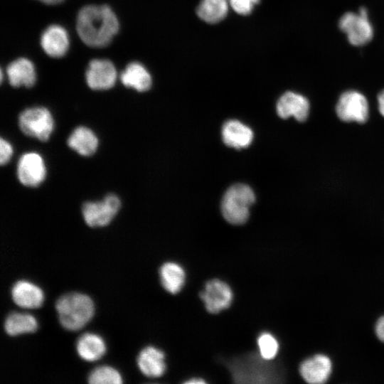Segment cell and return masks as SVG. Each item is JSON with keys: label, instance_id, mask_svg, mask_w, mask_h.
<instances>
[{"label": "cell", "instance_id": "1", "mask_svg": "<svg viewBox=\"0 0 384 384\" xmlns=\"http://www.w3.org/2000/svg\"><path fill=\"white\" fill-rule=\"evenodd\" d=\"M118 19L107 5H88L80 9L76 29L81 40L88 46H107L119 31Z\"/></svg>", "mask_w": 384, "mask_h": 384}, {"label": "cell", "instance_id": "2", "mask_svg": "<svg viewBox=\"0 0 384 384\" xmlns=\"http://www.w3.org/2000/svg\"><path fill=\"white\" fill-rule=\"evenodd\" d=\"M55 309L60 324L70 331L82 328L92 318L94 304L92 299L81 293L65 294L56 301Z\"/></svg>", "mask_w": 384, "mask_h": 384}, {"label": "cell", "instance_id": "3", "mask_svg": "<svg viewBox=\"0 0 384 384\" xmlns=\"http://www.w3.org/2000/svg\"><path fill=\"white\" fill-rule=\"evenodd\" d=\"M255 201V193L249 186L242 183L233 185L223 197L222 214L233 225L243 224L249 218L250 208Z\"/></svg>", "mask_w": 384, "mask_h": 384}, {"label": "cell", "instance_id": "4", "mask_svg": "<svg viewBox=\"0 0 384 384\" xmlns=\"http://www.w3.org/2000/svg\"><path fill=\"white\" fill-rule=\"evenodd\" d=\"M230 368L238 383H267L274 378L272 366L261 356L251 354L238 358Z\"/></svg>", "mask_w": 384, "mask_h": 384}, {"label": "cell", "instance_id": "5", "mask_svg": "<svg viewBox=\"0 0 384 384\" xmlns=\"http://www.w3.org/2000/svg\"><path fill=\"white\" fill-rule=\"evenodd\" d=\"M18 125L26 135L46 142L54 129V120L47 108L33 107L24 110L20 114Z\"/></svg>", "mask_w": 384, "mask_h": 384}, {"label": "cell", "instance_id": "6", "mask_svg": "<svg viewBox=\"0 0 384 384\" xmlns=\"http://www.w3.org/2000/svg\"><path fill=\"white\" fill-rule=\"evenodd\" d=\"M338 27L346 34L348 42L355 46L367 44L373 37V28L365 7L360 8L358 13L344 14L339 19Z\"/></svg>", "mask_w": 384, "mask_h": 384}, {"label": "cell", "instance_id": "7", "mask_svg": "<svg viewBox=\"0 0 384 384\" xmlns=\"http://www.w3.org/2000/svg\"><path fill=\"white\" fill-rule=\"evenodd\" d=\"M121 202L117 196L108 194L100 201L86 202L82 207L85 222L90 227L108 225L118 213Z\"/></svg>", "mask_w": 384, "mask_h": 384}, {"label": "cell", "instance_id": "8", "mask_svg": "<svg viewBox=\"0 0 384 384\" xmlns=\"http://www.w3.org/2000/svg\"><path fill=\"white\" fill-rule=\"evenodd\" d=\"M336 112L338 118L343 122L364 123L369 114L368 100L358 91H346L338 98Z\"/></svg>", "mask_w": 384, "mask_h": 384}, {"label": "cell", "instance_id": "9", "mask_svg": "<svg viewBox=\"0 0 384 384\" xmlns=\"http://www.w3.org/2000/svg\"><path fill=\"white\" fill-rule=\"evenodd\" d=\"M19 181L28 187H36L46 178V167L42 156L36 152L23 154L17 165Z\"/></svg>", "mask_w": 384, "mask_h": 384}, {"label": "cell", "instance_id": "10", "mask_svg": "<svg viewBox=\"0 0 384 384\" xmlns=\"http://www.w3.org/2000/svg\"><path fill=\"white\" fill-rule=\"evenodd\" d=\"M200 297L207 311L216 314L230 305L233 300V292L227 283L215 279L206 284Z\"/></svg>", "mask_w": 384, "mask_h": 384}, {"label": "cell", "instance_id": "11", "mask_svg": "<svg viewBox=\"0 0 384 384\" xmlns=\"http://www.w3.org/2000/svg\"><path fill=\"white\" fill-rule=\"evenodd\" d=\"M87 85L92 90L112 88L117 80V70L109 60L94 59L89 63L85 73Z\"/></svg>", "mask_w": 384, "mask_h": 384}, {"label": "cell", "instance_id": "12", "mask_svg": "<svg viewBox=\"0 0 384 384\" xmlns=\"http://www.w3.org/2000/svg\"><path fill=\"white\" fill-rule=\"evenodd\" d=\"M276 108L277 114L282 119L293 117L299 122H304L309 115V102L302 95L289 91L280 97Z\"/></svg>", "mask_w": 384, "mask_h": 384}, {"label": "cell", "instance_id": "13", "mask_svg": "<svg viewBox=\"0 0 384 384\" xmlns=\"http://www.w3.org/2000/svg\"><path fill=\"white\" fill-rule=\"evenodd\" d=\"M332 364L330 358L323 354H317L304 360L299 373L302 378L311 384L325 383L331 373Z\"/></svg>", "mask_w": 384, "mask_h": 384}, {"label": "cell", "instance_id": "14", "mask_svg": "<svg viewBox=\"0 0 384 384\" xmlns=\"http://www.w3.org/2000/svg\"><path fill=\"white\" fill-rule=\"evenodd\" d=\"M41 45L49 56L53 58L63 56L69 47L67 31L59 25L48 26L41 35Z\"/></svg>", "mask_w": 384, "mask_h": 384}, {"label": "cell", "instance_id": "15", "mask_svg": "<svg viewBox=\"0 0 384 384\" xmlns=\"http://www.w3.org/2000/svg\"><path fill=\"white\" fill-rule=\"evenodd\" d=\"M11 297L18 306L25 309H36L41 306L43 301L42 290L34 284L20 280L11 288Z\"/></svg>", "mask_w": 384, "mask_h": 384}, {"label": "cell", "instance_id": "16", "mask_svg": "<svg viewBox=\"0 0 384 384\" xmlns=\"http://www.w3.org/2000/svg\"><path fill=\"white\" fill-rule=\"evenodd\" d=\"M137 364L145 375L158 378L166 370L165 355L161 350L154 346H147L139 353Z\"/></svg>", "mask_w": 384, "mask_h": 384}, {"label": "cell", "instance_id": "17", "mask_svg": "<svg viewBox=\"0 0 384 384\" xmlns=\"http://www.w3.org/2000/svg\"><path fill=\"white\" fill-rule=\"evenodd\" d=\"M9 82L13 87H32L36 82V71L33 64L26 58H18L7 67Z\"/></svg>", "mask_w": 384, "mask_h": 384}, {"label": "cell", "instance_id": "18", "mask_svg": "<svg viewBox=\"0 0 384 384\" xmlns=\"http://www.w3.org/2000/svg\"><path fill=\"white\" fill-rule=\"evenodd\" d=\"M224 143L235 149L247 147L253 139V132L250 128L237 120L226 122L222 129Z\"/></svg>", "mask_w": 384, "mask_h": 384}, {"label": "cell", "instance_id": "19", "mask_svg": "<svg viewBox=\"0 0 384 384\" xmlns=\"http://www.w3.org/2000/svg\"><path fill=\"white\" fill-rule=\"evenodd\" d=\"M68 145L78 154L89 156L96 151L98 139L90 129L80 126L70 134L68 139Z\"/></svg>", "mask_w": 384, "mask_h": 384}, {"label": "cell", "instance_id": "20", "mask_svg": "<svg viewBox=\"0 0 384 384\" xmlns=\"http://www.w3.org/2000/svg\"><path fill=\"white\" fill-rule=\"evenodd\" d=\"M122 83L138 92L148 90L151 86V78L147 70L140 63L133 62L127 65L121 73Z\"/></svg>", "mask_w": 384, "mask_h": 384}, {"label": "cell", "instance_id": "21", "mask_svg": "<svg viewBox=\"0 0 384 384\" xmlns=\"http://www.w3.org/2000/svg\"><path fill=\"white\" fill-rule=\"evenodd\" d=\"M76 348L78 355L87 361L100 359L106 351L102 338L91 333H86L78 338Z\"/></svg>", "mask_w": 384, "mask_h": 384}, {"label": "cell", "instance_id": "22", "mask_svg": "<svg viewBox=\"0 0 384 384\" xmlns=\"http://www.w3.org/2000/svg\"><path fill=\"white\" fill-rule=\"evenodd\" d=\"M161 283L169 293H178L185 283V272L177 263L169 262L164 263L159 270Z\"/></svg>", "mask_w": 384, "mask_h": 384}, {"label": "cell", "instance_id": "23", "mask_svg": "<svg viewBox=\"0 0 384 384\" xmlns=\"http://www.w3.org/2000/svg\"><path fill=\"white\" fill-rule=\"evenodd\" d=\"M37 326L36 319L25 313L12 312L6 316L4 321V329L10 336L34 332Z\"/></svg>", "mask_w": 384, "mask_h": 384}, {"label": "cell", "instance_id": "24", "mask_svg": "<svg viewBox=\"0 0 384 384\" xmlns=\"http://www.w3.org/2000/svg\"><path fill=\"white\" fill-rule=\"evenodd\" d=\"M228 12L226 0H201L197 8L200 18L209 23H215L225 18Z\"/></svg>", "mask_w": 384, "mask_h": 384}, {"label": "cell", "instance_id": "25", "mask_svg": "<svg viewBox=\"0 0 384 384\" xmlns=\"http://www.w3.org/2000/svg\"><path fill=\"white\" fill-rule=\"evenodd\" d=\"M122 382L119 372L107 366L95 368L88 376V383L90 384H119Z\"/></svg>", "mask_w": 384, "mask_h": 384}, {"label": "cell", "instance_id": "26", "mask_svg": "<svg viewBox=\"0 0 384 384\" xmlns=\"http://www.w3.org/2000/svg\"><path fill=\"white\" fill-rule=\"evenodd\" d=\"M260 356L264 359L270 361L277 354L279 343L275 337L270 333L264 332L257 338Z\"/></svg>", "mask_w": 384, "mask_h": 384}, {"label": "cell", "instance_id": "27", "mask_svg": "<svg viewBox=\"0 0 384 384\" xmlns=\"http://www.w3.org/2000/svg\"><path fill=\"white\" fill-rule=\"evenodd\" d=\"M259 0H230L232 8L239 14L247 15L251 12Z\"/></svg>", "mask_w": 384, "mask_h": 384}, {"label": "cell", "instance_id": "28", "mask_svg": "<svg viewBox=\"0 0 384 384\" xmlns=\"http://www.w3.org/2000/svg\"><path fill=\"white\" fill-rule=\"evenodd\" d=\"M12 145L6 139L1 138L0 140V163L1 165L6 164L13 155Z\"/></svg>", "mask_w": 384, "mask_h": 384}, {"label": "cell", "instance_id": "29", "mask_svg": "<svg viewBox=\"0 0 384 384\" xmlns=\"http://www.w3.org/2000/svg\"><path fill=\"white\" fill-rule=\"evenodd\" d=\"M375 334L378 338L384 342V316H381L376 322Z\"/></svg>", "mask_w": 384, "mask_h": 384}, {"label": "cell", "instance_id": "30", "mask_svg": "<svg viewBox=\"0 0 384 384\" xmlns=\"http://www.w3.org/2000/svg\"><path fill=\"white\" fill-rule=\"evenodd\" d=\"M378 105L380 113L384 117V90L378 95Z\"/></svg>", "mask_w": 384, "mask_h": 384}, {"label": "cell", "instance_id": "31", "mask_svg": "<svg viewBox=\"0 0 384 384\" xmlns=\"http://www.w3.org/2000/svg\"><path fill=\"white\" fill-rule=\"evenodd\" d=\"M206 383V382L203 379L198 378H191L190 380H188L185 382L186 384H196V383L201 384V383Z\"/></svg>", "mask_w": 384, "mask_h": 384}, {"label": "cell", "instance_id": "32", "mask_svg": "<svg viewBox=\"0 0 384 384\" xmlns=\"http://www.w3.org/2000/svg\"><path fill=\"white\" fill-rule=\"evenodd\" d=\"M46 4H57L62 2L63 0H38Z\"/></svg>", "mask_w": 384, "mask_h": 384}]
</instances>
